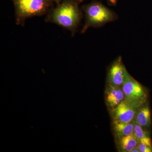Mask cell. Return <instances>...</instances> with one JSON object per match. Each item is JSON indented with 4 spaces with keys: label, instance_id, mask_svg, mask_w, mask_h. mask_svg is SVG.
Masks as SVG:
<instances>
[{
    "label": "cell",
    "instance_id": "cell-1",
    "mask_svg": "<svg viewBox=\"0 0 152 152\" xmlns=\"http://www.w3.org/2000/svg\"><path fill=\"white\" fill-rule=\"evenodd\" d=\"M78 0H62L47 18V21L54 23L72 32H75L82 18Z\"/></svg>",
    "mask_w": 152,
    "mask_h": 152
},
{
    "label": "cell",
    "instance_id": "cell-2",
    "mask_svg": "<svg viewBox=\"0 0 152 152\" xmlns=\"http://www.w3.org/2000/svg\"><path fill=\"white\" fill-rule=\"evenodd\" d=\"M18 25H23L29 18L45 15L49 10L47 0H12Z\"/></svg>",
    "mask_w": 152,
    "mask_h": 152
},
{
    "label": "cell",
    "instance_id": "cell-3",
    "mask_svg": "<svg viewBox=\"0 0 152 152\" xmlns=\"http://www.w3.org/2000/svg\"><path fill=\"white\" fill-rule=\"evenodd\" d=\"M85 12L86 22L82 33L85 32L88 28L100 26L117 18L115 14L99 3H93L86 6Z\"/></svg>",
    "mask_w": 152,
    "mask_h": 152
},
{
    "label": "cell",
    "instance_id": "cell-4",
    "mask_svg": "<svg viewBox=\"0 0 152 152\" xmlns=\"http://www.w3.org/2000/svg\"><path fill=\"white\" fill-rule=\"evenodd\" d=\"M126 101L134 107L141 105L146 101L147 94L140 83L127 73L122 85Z\"/></svg>",
    "mask_w": 152,
    "mask_h": 152
},
{
    "label": "cell",
    "instance_id": "cell-5",
    "mask_svg": "<svg viewBox=\"0 0 152 152\" xmlns=\"http://www.w3.org/2000/svg\"><path fill=\"white\" fill-rule=\"evenodd\" d=\"M135 108L126 101H123L112 110L113 121L126 123L132 122L135 115Z\"/></svg>",
    "mask_w": 152,
    "mask_h": 152
},
{
    "label": "cell",
    "instance_id": "cell-6",
    "mask_svg": "<svg viewBox=\"0 0 152 152\" xmlns=\"http://www.w3.org/2000/svg\"><path fill=\"white\" fill-rule=\"evenodd\" d=\"M105 99L107 106L111 110L115 108L124 101L125 95L119 86L109 84L105 92Z\"/></svg>",
    "mask_w": 152,
    "mask_h": 152
},
{
    "label": "cell",
    "instance_id": "cell-7",
    "mask_svg": "<svg viewBox=\"0 0 152 152\" xmlns=\"http://www.w3.org/2000/svg\"><path fill=\"white\" fill-rule=\"evenodd\" d=\"M127 71L119 58L112 64L109 70L108 77L110 83L116 86H122Z\"/></svg>",
    "mask_w": 152,
    "mask_h": 152
},
{
    "label": "cell",
    "instance_id": "cell-8",
    "mask_svg": "<svg viewBox=\"0 0 152 152\" xmlns=\"http://www.w3.org/2000/svg\"><path fill=\"white\" fill-rule=\"evenodd\" d=\"M119 148L121 151L131 152L132 150L138 145L139 142L134 134L119 138Z\"/></svg>",
    "mask_w": 152,
    "mask_h": 152
},
{
    "label": "cell",
    "instance_id": "cell-9",
    "mask_svg": "<svg viewBox=\"0 0 152 152\" xmlns=\"http://www.w3.org/2000/svg\"><path fill=\"white\" fill-rule=\"evenodd\" d=\"M114 129L118 138L134 134V124L132 122L126 123L113 121Z\"/></svg>",
    "mask_w": 152,
    "mask_h": 152
},
{
    "label": "cell",
    "instance_id": "cell-10",
    "mask_svg": "<svg viewBox=\"0 0 152 152\" xmlns=\"http://www.w3.org/2000/svg\"><path fill=\"white\" fill-rule=\"evenodd\" d=\"M151 114L149 106L146 104L140 109L137 116V123L142 127H149L151 125Z\"/></svg>",
    "mask_w": 152,
    "mask_h": 152
},
{
    "label": "cell",
    "instance_id": "cell-11",
    "mask_svg": "<svg viewBox=\"0 0 152 152\" xmlns=\"http://www.w3.org/2000/svg\"><path fill=\"white\" fill-rule=\"evenodd\" d=\"M134 134L139 142L143 143L150 146L152 147L151 140L148 134L144 132L141 126L139 124H134Z\"/></svg>",
    "mask_w": 152,
    "mask_h": 152
},
{
    "label": "cell",
    "instance_id": "cell-12",
    "mask_svg": "<svg viewBox=\"0 0 152 152\" xmlns=\"http://www.w3.org/2000/svg\"><path fill=\"white\" fill-rule=\"evenodd\" d=\"M140 152H152V147L148 145L147 144L139 142L138 145Z\"/></svg>",
    "mask_w": 152,
    "mask_h": 152
},
{
    "label": "cell",
    "instance_id": "cell-13",
    "mask_svg": "<svg viewBox=\"0 0 152 152\" xmlns=\"http://www.w3.org/2000/svg\"><path fill=\"white\" fill-rule=\"evenodd\" d=\"M131 152H140V149H139L138 146H137V147H135L132 150Z\"/></svg>",
    "mask_w": 152,
    "mask_h": 152
},
{
    "label": "cell",
    "instance_id": "cell-14",
    "mask_svg": "<svg viewBox=\"0 0 152 152\" xmlns=\"http://www.w3.org/2000/svg\"><path fill=\"white\" fill-rule=\"evenodd\" d=\"M109 1L112 4H115L117 0H109Z\"/></svg>",
    "mask_w": 152,
    "mask_h": 152
},
{
    "label": "cell",
    "instance_id": "cell-15",
    "mask_svg": "<svg viewBox=\"0 0 152 152\" xmlns=\"http://www.w3.org/2000/svg\"><path fill=\"white\" fill-rule=\"evenodd\" d=\"M61 1H62V0H53V1H54L58 3V4Z\"/></svg>",
    "mask_w": 152,
    "mask_h": 152
},
{
    "label": "cell",
    "instance_id": "cell-16",
    "mask_svg": "<svg viewBox=\"0 0 152 152\" xmlns=\"http://www.w3.org/2000/svg\"><path fill=\"white\" fill-rule=\"evenodd\" d=\"M49 2L51 3L52 1H53V0H47Z\"/></svg>",
    "mask_w": 152,
    "mask_h": 152
}]
</instances>
